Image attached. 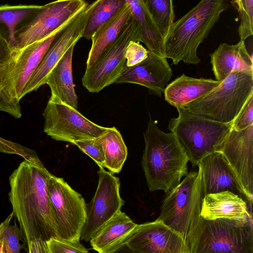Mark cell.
<instances>
[{
	"label": "cell",
	"mask_w": 253,
	"mask_h": 253,
	"mask_svg": "<svg viewBox=\"0 0 253 253\" xmlns=\"http://www.w3.org/2000/svg\"><path fill=\"white\" fill-rule=\"evenodd\" d=\"M52 174L44 166L23 161L9 178V200L27 244L40 239H59L47 181Z\"/></svg>",
	"instance_id": "6da1fadb"
},
{
	"label": "cell",
	"mask_w": 253,
	"mask_h": 253,
	"mask_svg": "<svg viewBox=\"0 0 253 253\" xmlns=\"http://www.w3.org/2000/svg\"><path fill=\"white\" fill-rule=\"evenodd\" d=\"M144 139L141 166L149 190L167 193L188 173V155L174 134L160 130L151 118Z\"/></svg>",
	"instance_id": "7a4b0ae2"
},
{
	"label": "cell",
	"mask_w": 253,
	"mask_h": 253,
	"mask_svg": "<svg viewBox=\"0 0 253 253\" xmlns=\"http://www.w3.org/2000/svg\"><path fill=\"white\" fill-rule=\"evenodd\" d=\"M228 6V0H200L169 27L164 37V56L170 58L174 65L180 61L194 65L199 63V45Z\"/></svg>",
	"instance_id": "3957f363"
},
{
	"label": "cell",
	"mask_w": 253,
	"mask_h": 253,
	"mask_svg": "<svg viewBox=\"0 0 253 253\" xmlns=\"http://www.w3.org/2000/svg\"><path fill=\"white\" fill-rule=\"evenodd\" d=\"M252 95L253 72L233 71L206 95L176 108L177 112L231 124Z\"/></svg>",
	"instance_id": "277c9868"
},
{
	"label": "cell",
	"mask_w": 253,
	"mask_h": 253,
	"mask_svg": "<svg viewBox=\"0 0 253 253\" xmlns=\"http://www.w3.org/2000/svg\"><path fill=\"white\" fill-rule=\"evenodd\" d=\"M185 243L189 253H253V220L200 216Z\"/></svg>",
	"instance_id": "5b68a950"
},
{
	"label": "cell",
	"mask_w": 253,
	"mask_h": 253,
	"mask_svg": "<svg viewBox=\"0 0 253 253\" xmlns=\"http://www.w3.org/2000/svg\"><path fill=\"white\" fill-rule=\"evenodd\" d=\"M157 218L186 241L200 217L204 197L200 169L188 172L166 193Z\"/></svg>",
	"instance_id": "8992f818"
},
{
	"label": "cell",
	"mask_w": 253,
	"mask_h": 253,
	"mask_svg": "<svg viewBox=\"0 0 253 253\" xmlns=\"http://www.w3.org/2000/svg\"><path fill=\"white\" fill-rule=\"evenodd\" d=\"M169 121L168 128L177 137L193 167L208 155L216 151L232 127L223 124L178 111Z\"/></svg>",
	"instance_id": "52a82bcc"
},
{
	"label": "cell",
	"mask_w": 253,
	"mask_h": 253,
	"mask_svg": "<svg viewBox=\"0 0 253 253\" xmlns=\"http://www.w3.org/2000/svg\"><path fill=\"white\" fill-rule=\"evenodd\" d=\"M42 115L44 132L56 141L73 144L77 141L99 137L109 128L94 123L76 109L52 95Z\"/></svg>",
	"instance_id": "ba28073f"
},
{
	"label": "cell",
	"mask_w": 253,
	"mask_h": 253,
	"mask_svg": "<svg viewBox=\"0 0 253 253\" xmlns=\"http://www.w3.org/2000/svg\"><path fill=\"white\" fill-rule=\"evenodd\" d=\"M47 190L59 239L80 241L86 218L84 199L62 178L53 174L48 179Z\"/></svg>",
	"instance_id": "9c48e42d"
},
{
	"label": "cell",
	"mask_w": 253,
	"mask_h": 253,
	"mask_svg": "<svg viewBox=\"0 0 253 253\" xmlns=\"http://www.w3.org/2000/svg\"><path fill=\"white\" fill-rule=\"evenodd\" d=\"M86 6L84 0H55L41 5L28 22L18 27L14 48H23L67 25Z\"/></svg>",
	"instance_id": "30bf717a"
},
{
	"label": "cell",
	"mask_w": 253,
	"mask_h": 253,
	"mask_svg": "<svg viewBox=\"0 0 253 253\" xmlns=\"http://www.w3.org/2000/svg\"><path fill=\"white\" fill-rule=\"evenodd\" d=\"M141 39L140 26L132 17L114 43L94 65L86 69L82 78L83 86L95 93L114 83L125 65L127 45L130 41L139 42Z\"/></svg>",
	"instance_id": "8fae6325"
},
{
	"label": "cell",
	"mask_w": 253,
	"mask_h": 253,
	"mask_svg": "<svg viewBox=\"0 0 253 253\" xmlns=\"http://www.w3.org/2000/svg\"><path fill=\"white\" fill-rule=\"evenodd\" d=\"M97 173V187L90 202L86 205V218L81 235L80 239L86 242L125 204L120 194L119 178L104 168H100Z\"/></svg>",
	"instance_id": "7c38bea8"
},
{
	"label": "cell",
	"mask_w": 253,
	"mask_h": 253,
	"mask_svg": "<svg viewBox=\"0 0 253 253\" xmlns=\"http://www.w3.org/2000/svg\"><path fill=\"white\" fill-rule=\"evenodd\" d=\"M231 169L248 202L253 196V124L238 130L231 127L217 150Z\"/></svg>",
	"instance_id": "4fadbf2b"
},
{
	"label": "cell",
	"mask_w": 253,
	"mask_h": 253,
	"mask_svg": "<svg viewBox=\"0 0 253 253\" xmlns=\"http://www.w3.org/2000/svg\"><path fill=\"white\" fill-rule=\"evenodd\" d=\"M124 247L136 253H189L184 239L157 219L136 224L124 240Z\"/></svg>",
	"instance_id": "5bb4252c"
},
{
	"label": "cell",
	"mask_w": 253,
	"mask_h": 253,
	"mask_svg": "<svg viewBox=\"0 0 253 253\" xmlns=\"http://www.w3.org/2000/svg\"><path fill=\"white\" fill-rule=\"evenodd\" d=\"M86 18L84 8L58 35L27 83L21 94V99L45 84L47 78L53 68L69 48L72 45H75L82 37Z\"/></svg>",
	"instance_id": "9a60e30c"
},
{
	"label": "cell",
	"mask_w": 253,
	"mask_h": 253,
	"mask_svg": "<svg viewBox=\"0 0 253 253\" xmlns=\"http://www.w3.org/2000/svg\"><path fill=\"white\" fill-rule=\"evenodd\" d=\"M171 77L167 58L148 50L147 57L139 63L131 67L125 65L114 83L138 84L161 96Z\"/></svg>",
	"instance_id": "2e32d148"
},
{
	"label": "cell",
	"mask_w": 253,
	"mask_h": 253,
	"mask_svg": "<svg viewBox=\"0 0 253 253\" xmlns=\"http://www.w3.org/2000/svg\"><path fill=\"white\" fill-rule=\"evenodd\" d=\"M68 24L23 48H15L11 84L15 98L19 101L21 99L24 88L45 52L56 37Z\"/></svg>",
	"instance_id": "e0dca14e"
},
{
	"label": "cell",
	"mask_w": 253,
	"mask_h": 253,
	"mask_svg": "<svg viewBox=\"0 0 253 253\" xmlns=\"http://www.w3.org/2000/svg\"><path fill=\"white\" fill-rule=\"evenodd\" d=\"M197 166L201 171L204 196L229 191L246 198L231 169L220 152L215 151L208 155Z\"/></svg>",
	"instance_id": "ac0fdd59"
},
{
	"label": "cell",
	"mask_w": 253,
	"mask_h": 253,
	"mask_svg": "<svg viewBox=\"0 0 253 253\" xmlns=\"http://www.w3.org/2000/svg\"><path fill=\"white\" fill-rule=\"evenodd\" d=\"M200 216L206 219L217 218L247 221L253 220L247 203L229 191L208 194L203 197Z\"/></svg>",
	"instance_id": "d6986e66"
},
{
	"label": "cell",
	"mask_w": 253,
	"mask_h": 253,
	"mask_svg": "<svg viewBox=\"0 0 253 253\" xmlns=\"http://www.w3.org/2000/svg\"><path fill=\"white\" fill-rule=\"evenodd\" d=\"M212 70L216 81L221 82L233 71L253 72L252 56L244 40L235 44L222 43L210 54Z\"/></svg>",
	"instance_id": "ffe728a7"
},
{
	"label": "cell",
	"mask_w": 253,
	"mask_h": 253,
	"mask_svg": "<svg viewBox=\"0 0 253 253\" xmlns=\"http://www.w3.org/2000/svg\"><path fill=\"white\" fill-rule=\"evenodd\" d=\"M137 224L121 211L101 226L91 237L92 248L100 253H116Z\"/></svg>",
	"instance_id": "44dd1931"
},
{
	"label": "cell",
	"mask_w": 253,
	"mask_h": 253,
	"mask_svg": "<svg viewBox=\"0 0 253 253\" xmlns=\"http://www.w3.org/2000/svg\"><path fill=\"white\" fill-rule=\"evenodd\" d=\"M132 18L127 4L116 15L104 23L94 33L86 61V68L94 65L114 43Z\"/></svg>",
	"instance_id": "7402d4cb"
},
{
	"label": "cell",
	"mask_w": 253,
	"mask_h": 253,
	"mask_svg": "<svg viewBox=\"0 0 253 253\" xmlns=\"http://www.w3.org/2000/svg\"><path fill=\"white\" fill-rule=\"evenodd\" d=\"M220 82L211 79L196 78L182 74L167 84L165 99L175 108L182 106L206 95Z\"/></svg>",
	"instance_id": "603a6c76"
},
{
	"label": "cell",
	"mask_w": 253,
	"mask_h": 253,
	"mask_svg": "<svg viewBox=\"0 0 253 253\" xmlns=\"http://www.w3.org/2000/svg\"><path fill=\"white\" fill-rule=\"evenodd\" d=\"M72 45L48 75L45 84L51 93L63 102L77 109L78 97L74 89L72 74Z\"/></svg>",
	"instance_id": "cb8c5ba5"
},
{
	"label": "cell",
	"mask_w": 253,
	"mask_h": 253,
	"mask_svg": "<svg viewBox=\"0 0 253 253\" xmlns=\"http://www.w3.org/2000/svg\"><path fill=\"white\" fill-rule=\"evenodd\" d=\"M125 0L130 8L133 18L140 26V42L146 45L148 50L158 55L164 56V37L153 21L143 0Z\"/></svg>",
	"instance_id": "d4e9b609"
},
{
	"label": "cell",
	"mask_w": 253,
	"mask_h": 253,
	"mask_svg": "<svg viewBox=\"0 0 253 253\" xmlns=\"http://www.w3.org/2000/svg\"><path fill=\"white\" fill-rule=\"evenodd\" d=\"M126 4L125 0H96L86 6L87 18L82 37L91 40L100 26Z\"/></svg>",
	"instance_id": "484cf974"
},
{
	"label": "cell",
	"mask_w": 253,
	"mask_h": 253,
	"mask_svg": "<svg viewBox=\"0 0 253 253\" xmlns=\"http://www.w3.org/2000/svg\"><path fill=\"white\" fill-rule=\"evenodd\" d=\"M41 7L35 4L0 5V31L7 37L13 47H15V34L19 24L33 17Z\"/></svg>",
	"instance_id": "4316f807"
},
{
	"label": "cell",
	"mask_w": 253,
	"mask_h": 253,
	"mask_svg": "<svg viewBox=\"0 0 253 253\" xmlns=\"http://www.w3.org/2000/svg\"><path fill=\"white\" fill-rule=\"evenodd\" d=\"M99 138L104 150V168L112 173L120 172L127 156V147L121 133L115 126L109 127Z\"/></svg>",
	"instance_id": "83f0119b"
},
{
	"label": "cell",
	"mask_w": 253,
	"mask_h": 253,
	"mask_svg": "<svg viewBox=\"0 0 253 253\" xmlns=\"http://www.w3.org/2000/svg\"><path fill=\"white\" fill-rule=\"evenodd\" d=\"M15 50L7 37L0 31V86L7 95L16 100L11 84Z\"/></svg>",
	"instance_id": "f1b7e54d"
},
{
	"label": "cell",
	"mask_w": 253,
	"mask_h": 253,
	"mask_svg": "<svg viewBox=\"0 0 253 253\" xmlns=\"http://www.w3.org/2000/svg\"><path fill=\"white\" fill-rule=\"evenodd\" d=\"M153 21L164 37L174 22L172 0H143Z\"/></svg>",
	"instance_id": "f546056e"
},
{
	"label": "cell",
	"mask_w": 253,
	"mask_h": 253,
	"mask_svg": "<svg viewBox=\"0 0 253 253\" xmlns=\"http://www.w3.org/2000/svg\"><path fill=\"white\" fill-rule=\"evenodd\" d=\"M240 19L238 32L241 40L253 35V0H231Z\"/></svg>",
	"instance_id": "4dcf8cb0"
},
{
	"label": "cell",
	"mask_w": 253,
	"mask_h": 253,
	"mask_svg": "<svg viewBox=\"0 0 253 253\" xmlns=\"http://www.w3.org/2000/svg\"><path fill=\"white\" fill-rule=\"evenodd\" d=\"M2 253H19L27 244L24 235L16 224L8 225L2 237Z\"/></svg>",
	"instance_id": "1f68e13d"
},
{
	"label": "cell",
	"mask_w": 253,
	"mask_h": 253,
	"mask_svg": "<svg viewBox=\"0 0 253 253\" xmlns=\"http://www.w3.org/2000/svg\"><path fill=\"white\" fill-rule=\"evenodd\" d=\"M0 152L18 155L25 160L40 166H44L34 150L0 136Z\"/></svg>",
	"instance_id": "d6a6232c"
},
{
	"label": "cell",
	"mask_w": 253,
	"mask_h": 253,
	"mask_svg": "<svg viewBox=\"0 0 253 253\" xmlns=\"http://www.w3.org/2000/svg\"><path fill=\"white\" fill-rule=\"evenodd\" d=\"M73 144L94 160L100 168H104V153L99 137L77 141Z\"/></svg>",
	"instance_id": "836d02e7"
},
{
	"label": "cell",
	"mask_w": 253,
	"mask_h": 253,
	"mask_svg": "<svg viewBox=\"0 0 253 253\" xmlns=\"http://www.w3.org/2000/svg\"><path fill=\"white\" fill-rule=\"evenodd\" d=\"M49 253H87L80 241H70L52 238L46 241Z\"/></svg>",
	"instance_id": "e575fe53"
},
{
	"label": "cell",
	"mask_w": 253,
	"mask_h": 253,
	"mask_svg": "<svg viewBox=\"0 0 253 253\" xmlns=\"http://www.w3.org/2000/svg\"><path fill=\"white\" fill-rule=\"evenodd\" d=\"M253 124V95H251L233 120L232 128L240 130Z\"/></svg>",
	"instance_id": "d590c367"
},
{
	"label": "cell",
	"mask_w": 253,
	"mask_h": 253,
	"mask_svg": "<svg viewBox=\"0 0 253 253\" xmlns=\"http://www.w3.org/2000/svg\"><path fill=\"white\" fill-rule=\"evenodd\" d=\"M148 50L138 42L130 41L127 45L125 53V65L131 67L144 60L148 56Z\"/></svg>",
	"instance_id": "8d00e7d4"
},
{
	"label": "cell",
	"mask_w": 253,
	"mask_h": 253,
	"mask_svg": "<svg viewBox=\"0 0 253 253\" xmlns=\"http://www.w3.org/2000/svg\"><path fill=\"white\" fill-rule=\"evenodd\" d=\"M27 249L30 253H49L46 241L40 239L31 242L28 244Z\"/></svg>",
	"instance_id": "74e56055"
},
{
	"label": "cell",
	"mask_w": 253,
	"mask_h": 253,
	"mask_svg": "<svg viewBox=\"0 0 253 253\" xmlns=\"http://www.w3.org/2000/svg\"><path fill=\"white\" fill-rule=\"evenodd\" d=\"M13 216V212L0 224V241L1 240L3 233L6 228L10 224L11 219Z\"/></svg>",
	"instance_id": "f35d334b"
}]
</instances>
